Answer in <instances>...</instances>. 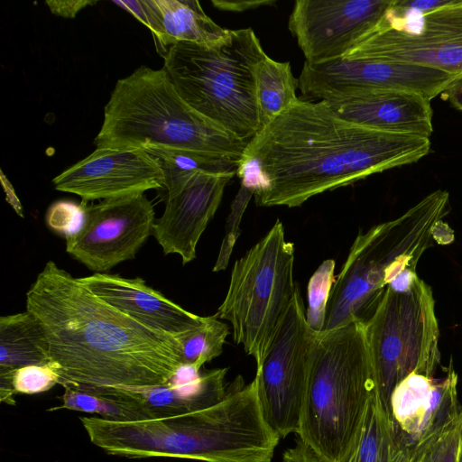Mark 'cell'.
Instances as JSON below:
<instances>
[{
    "instance_id": "cell-1",
    "label": "cell",
    "mask_w": 462,
    "mask_h": 462,
    "mask_svg": "<svg viewBox=\"0 0 462 462\" xmlns=\"http://www.w3.org/2000/svg\"><path fill=\"white\" fill-rule=\"evenodd\" d=\"M430 138L380 131L300 99L247 143L236 175L262 207L301 206L320 193L420 161Z\"/></svg>"
},
{
    "instance_id": "cell-2",
    "label": "cell",
    "mask_w": 462,
    "mask_h": 462,
    "mask_svg": "<svg viewBox=\"0 0 462 462\" xmlns=\"http://www.w3.org/2000/svg\"><path fill=\"white\" fill-rule=\"evenodd\" d=\"M26 310L45 330L63 388L161 385L184 366L177 337L113 308L53 261L26 292Z\"/></svg>"
},
{
    "instance_id": "cell-3",
    "label": "cell",
    "mask_w": 462,
    "mask_h": 462,
    "mask_svg": "<svg viewBox=\"0 0 462 462\" xmlns=\"http://www.w3.org/2000/svg\"><path fill=\"white\" fill-rule=\"evenodd\" d=\"M79 419L94 445L130 458L271 462L280 440L262 415L254 378L244 385L238 377L221 402L182 415L140 421Z\"/></svg>"
},
{
    "instance_id": "cell-4",
    "label": "cell",
    "mask_w": 462,
    "mask_h": 462,
    "mask_svg": "<svg viewBox=\"0 0 462 462\" xmlns=\"http://www.w3.org/2000/svg\"><path fill=\"white\" fill-rule=\"evenodd\" d=\"M448 208V192L438 189L399 217L359 234L335 278L321 332L368 321L393 278L416 269L420 256L435 243H450L453 233L442 220Z\"/></svg>"
},
{
    "instance_id": "cell-5",
    "label": "cell",
    "mask_w": 462,
    "mask_h": 462,
    "mask_svg": "<svg viewBox=\"0 0 462 462\" xmlns=\"http://www.w3.org/2000/svg\"><path fill=\"white\" fill-rule=\"evenodd\" d=\"M247 143L186 104L163 68L144 65L117 80L94 140L96 148L164 147L239 163Z\"/></svg>"
},
{
    "instance_id": "cell-6",
    "label": "cell",
    "mask_w": 462,
    "mask_h": 462,
    "mask_svg": "<svg viewBox=\"0 0 462 462\" xmlns=\"http://www.w3.org/2000/svg\"><path fill=\"white\" fill-rule=\"evenodd\" d=\"M376 388L363 322L319 332L298 435L322 462H338L351 445Z\"/></svg>"
},
{
    "instance_id": "cell-7",
    "label": "cell",
    "mask_w": 462,
    "mask_h": 462,
    "mask_svg": "<svg viewBox=\"0 0 462 462\" xmlns=\"http://www.w3.org/2000/svg\"><path fill=\"white\" fill-rule=\"evenodd\" d=\"M266 56L254 32L245 28L229 30L213 46L173 44L162 68L186 104L249 142L261 130L254 72Z\"/></svg>"
},
{
    "instance_id": "cell-8",
    "label": "cell",
    "mask_w": 462,
    "mask_h": 462,
    "mask_svg": "<svg viewBox=\"0 0 462 462\" xmlns=\"http://www.w3.org/2000/svg\"><path fill=\"white\" fill-rule=\"evenodd\" d=\"M294 245L277 219L268 233L232 269L226 295L216 314L227 320L233 339L258 366L291 302Z\"/></svg>"
},
{
    "instance_id": "cell-9",
    "label": "cell",
    "mask_w": 462,
    "mask_h": 462,
    "mask_svg": "<svg viewBox=\"0 0 462 462\" xmlns=\"http://www.w3.org/2000/svg\"><path fill=\"white\" fill-rule=\"evenodd\" d=\"M365 327L377 389L388 406L408 375L434 377L441 357L439 328L432 291L421 279L407 291L387 286Z\"/></svg>"
},
{
    "instance_id": "cell-10",
    "label": "cell",
    "mask_w": 462,
    "mask_h": 462,
    "mask_svg": "<svg viewBox=\"0 0 462 462\" xmlns=\"http://www.w3.org/2000/svg\"><path fill=\"white\" fill-rule=\"evenodd\" d=\"M349 51L462 75V0L421 13L392 0L382 21Z\"/></svg>"
},
{
    "instance_id": "cell-11",
    "label": "cell",
    "mask_w": 462,
    "mask_h": 462,
    "mask_svg": "<svg viewBox=\"0 0 462 462\" xmlns=\"http://www.w3.org/2000/svg\"><path fill=\"white\" fill-rule=\"evenodd\" d=\"M319 335L308 322L297 283L286 315L254 376L262 415L280 439L299 430Z\"/></svg>"
},
{
    "instance_id": "cell-12",
    "label": "cell",
    "mask_w": 462,
    "mask_h": 462,
    "mask_svg": "<svg viewBox=\"0 0 462 462\" xmlns=\"http://www.w3.org/2000/svg\"><path fill=\"white\" fill-rule=\"evenodd\" d=\"M457 76L415 64L383 60L348 51L321 63H304L299 81L303 96L339 99L369 90H401L431 100Z\"/></svg>"
},
{
    "instance_id": "cell-13",
    "label": "cell",
    "mask_w": 462,
    "mask_h": 462,
    "mask_svg": "<svg viewBox=\"0 0 462 462\" xmlns=\"http://www.w3.org/2000/svg\"><path fill=\"white\" fill-rule=\"evenodd\" d=\"M154 208L143 194L85 205L81 227L66 236V252L95 273L135 257L152 233Z\"/></svg>"
},
{
    "instance_id": "cell-14",
    "label": "cell",
    "mask_w": 462,
    "mask_h": 462,
    "mask_svg": "<svg viewBox=\"0 0 462 462\" xmlns=\"http://www.w3.org/2000/svg\"><path fill=\"white\" fill-rule=\"evenodd\" d=\"M392 0H297L288 28L306 63L321 64L346 54L383 18Z\"/></svg>"
},
{
    "instance_id": "cell-15",
    "label": "cell",
    "mask_w": 462,
    "mask_h": 462,
    "mask_svg": "<svg viewBox=\"0 0 462 462\" xmlns=\"http://www.w3.org/2000/svg\"><path fill=\"white\" fill-rule=\"evenodd\" d=\"M52 183L57 190L76 194L88 204L164 188V178L158 162L143 149L96 148Z\"/></svg>"
},
{
    "instance_id": "cell-16",
    "label": "cell",
    "mask_w": 462,
    "mask_h": 462,
    "mask_svg": "<svg viewBox=\"0 0 462 462\" xmlns=\"http://www.w3.org/2000/svg\"><path fill=\"white\" fill-rule=\"evenodd\" d=\"M236 174L199 173L177 194L167 197L164 211L152 226V235L165 255L177 254L183 264L196 258L198 242Z\"/></svg>"
},
{
    "instance_id": "cell-17",
    "label": "cell",
    "mask_w": 462,
    "mask_h": 462,
    "mask_svg": "<svg viewBox=\"0 0 462 462\" xmlns=\"http://www.w3.org/2000/svg\"><path fill=\"white\" fill-rule=\"evenodd\" d=\"M227 368L196 371L182 366L167 383L151 386H69L96 394L132 402L162 419L204 410L221 402L227 393Z\"/></svg>"
},
{
    "instance_id": "cell-18",
    "label": "cell",
    "mask_w": 462,
    "mask_h": 462,
    "mask_svg": "<svg viewBox=\"0 0 462 462\" xmlns=\"http://www.w3.org/2000/svg\"><path fill=\"white\" fill-rule=\"evenodd\" d=\"M97 297L140 324L177 337L197 327L204 317L191 313L149 287L140 277L108 273L78 278Z\"/></svg>"
},
{
    "instance_id": "cell-19",
    "label": "cell",
    "mask_w": 462,
    "mask_h": 462,
    "mask_svg": "<svg viewBox=\"0 0 462 462\" xmlns=\"http://www.w3.org/2000/svg\"><path fill=\"white\" fill-rule=\"evenodd\" d=\"M322 101L340 117L368 128L428 138L433 132L430 100L413 92L378 89Z\"/></svg>"
},
{
    "instance_id": "cell-20",
    "label": "cell",
    "mask_w": 462,
    "mask_h": 462,
    "mask_svg": "<svg viewBox=\"0 0 462 462\" xmlns=\"http://www.w3.org/2000/svg\"><path fill=\"white\" fill-rule=\"evenodd\" d=\"M389 407L406 441L414 445L459 409L456 371L450 366L439 379L408 375L393 389Z\"/></svg>"
},
{
    "instance_id": "cell-21",
    "label": "cell",
    "mask_w": 462,
    "mask_h": 462,
    "mask_svg": "<svg viewBox=\"0 0 462 462\" xmlns=\"http://www.w3.org/2000/svg\"><path fill=\"white\" fill-rule=\"evenodd\" d=\"M411 446L378 389L372 393L351 445L338 462H410Z\"/></svg>"
},
{
    "instance_id": "cell-22",
    "label": "cell",
    "mask_w": 462,
    "mask_h": 462,
    "mask_svg": "<svg viewBox=\"0 0 462 462\" xmlns=\"http://www.w3.org/2000/svg\"><path fill=\"white\" fill-rule=\"evenodd\" d=\"M157 6L162 35L156 46L163 57L173 44L189 42L213 46L223 41L229 30L222 28L210 19L197 0H154Z\"/></svg>"
},
{
    "instance_id": "cell-23",
    "label": "cell",
    "mask_w": 462,
    "mask_h": 462,
    "mask_svg": "<svg viewBox=\"0 0 462 462\" xmlns=\"http://www.w3.org/2000/svg\"><path fill=\"white\" fill-rule=\"evenodd\" d=\"M51 362L49 342L39 319L32 312L0 318V365L17 369Z\"/></svg>"
},
{
    "instance_id": "cell-24",
    "label": "cell",
    "mask_w": 462,
    "mask_h": 462,
    "mask_svg": "<svg viewBox=\"0 0 462 462\" xmlns=\"http://www.w3.org/2000/svg\"><path fill=\"white\" fill-rule=\"evenodd\" d=\"M159 163L164 178L167 197L177 194L199 173H227L237 171L239 162L231 159L164 147L143 149Z\"/></svg>"
},
{
    "instance_id": "cell-25",
    "label": "cell",
    "mask_w": 462,
    "mask_h": 462,
    "mask_svg": "<svg viewBox=\"0 0 462 462\" xmlns=\"http://www.w3.org/2000/svg\"><path fill=\"white\" fill-rule=\"evenodd\" d=\"M254 75L262 130L299 100V81L292 75L289 61H276L268 56L256 65Z\"/></svg>"
},
{
    "instance_id": "cell-26",
    "label": "cell",
    "mask_w": 462,
    "mask_h": 462,
    "mask_svg": "<svg viewBox=\"0 0 462 462\" xmlns=\"http://www.w3.org/2000/svg\"><path fill=\"white\" fill-rule=\"evenodd\" d=\"M60 400L61 404L49 409L58 411L71 410L88 413H97L101 418L115 421H140L152 420L146 410L132 402L96 394L77 388L65 387Z\"/></svg>"
},
{
    "instance_id": "cell-27",
    "label": "cell",
    "mask_w": 462,
    "mask_h": 462,
    "mask_svg": "<svg viewBox=\"0 0 462 462\" xmlns=\"http://www.w3.org/2000/svg\"><path fill=\"white\" fill-rule=\"evenodd\" d=\"M228 333L227 324L215 315L204 317L199 327L177 337L183 365L200 371L206 363L221 355Z\"/></svg>"
},
{
    "instance_id": "cell-28",
    "label": "cell",
    "mask_w": 462,
    "mask_h": 462,
    "mask_svg": "<svg viewBox=\"0 0 462 462\" xmlns=\"http://www.w3.org/2000/svg\"><path fill=\"white\" fill-rule=\"evenodd\" d=\"M462 440V405L445 422L411 446L410 462H457Z\"/></svg>"
},
{
    "instance_id": "cell-29",
    "label": "cell",
    "mask_w": 462,
    "mask_h": 462,
    "mask_svg": "<svg viewBox=\"0 0 462 462\" xmlns=\"http://www.w3.org/2000/svg\"><path fill=\"white\" fill-rule=\"evenodd\" d=\"M334 269L333 260L324 261L309 282L306 316L310 327L318 332L323 328L328 300L335 282Z\"/></svg>"
},
{
    "instance_id": "cell-30",
    "label": "cell",
    "mask_w": 462,
    "mask_h": 462,
    "mask_svg": "<svg viewBox=\"0 0 462 462\" xmlns=\"http://www.w3.org/2000/svg\"><path fill=\"white\" fill-rule=\"evenodd\" d=\"M254 192L253 189L241 185L240 189L233 200L231 211L226 218L225 236L217 259L213 267V272L223 271L226 268L235 244L240 235L239 226L242 221V217L251 197L254 196Z\"/></svg>"
},
{
    "instance_id": "cell-31",
    "label": "cell",
    "mask_w": 462,
    "mask_h": 462,
    "mask_svg": "<svg viewBox=\"0 0 462 462\" xmlns=\"http://www.w3.org/2000/svg\"><path fill=\"white\" fill-rule=\"evenodd\" d=\"M60 382L59 368L53 362L20 367L14 374L16 393L35 394L47 392Z\"/></svg>"
},
{
    "instance_id": "cell-32",
    "label": "cell",
    "mask_w": 462,
    "mask_h": 462,
    "mask_svg": "<svg viewBox=\"0 0 462 462\" xmlns=\"http://www.w3.org/2000/svg\"><path fill=\"white\" fill-rule=\"evenodd\" d=\"M85 205L67 200L53 203L47 211V225L64 237L74 235L82 226Z\"/></svg>"
},
{
    "instance_id": "cell-33",
    "label": "cell",
    "mask_w": 462,
    "mask_h": 462,
    "mask_svg": "<svg viewBox=\"0 0 462 462\" xmlns=\"http://www.w3.org/2000/svg\"><path fill=\"white\" fill-rule=\"evenodd\" d=\"M116 5L131 13L137 20L147 26L157 44L162 34V27L154 0L113 1Z\"/></svg>"
},
{
    "instance_id": "cell-34",
    "label": "cell",
    "mask_w": 462,
    "mask_h": 462,
    "mask_svg": "<svg viewBox=\"0 0 462 462\" xmlns=\"http://www.w3.org/2000/svg\"><path fill=\"white\" fill-rule=\"evenodd\" d=\"M96 3L97 1L91 0L46 1V5L53 14L64 18H74L80 10Z\"/></svg>"
},
{
    "instance_id": "cell-35",
    "label": "cell",
    "mask_w": 462,
    "mask_h": 462,
    "mask_svg": "<svg viewBox=\"0 0 462 462\" xmlns=\"http://www.w3.org/2000/svg\"><path fill=\"white\" fill-rule=\"evenodd\" d=\"M211 4L217 9L229 12H245L249 9H255L261 6H270L276 4L275 0H212Z\"/></svg>"
},
{
    "instance_id": "cell-36",
    "label": "cell",
    "mask_w": 462,
    "mask_h": 462,
    "mask_svg": "<svg viewBox=\"0 0 462 462\" xmlns=\"http://www.w3.org/2000/svg\"><path fill=\"white\" fill-rule=\"evenodd\" d=\"M15 369L0 365V400L9 405H15L14 374Z\"/></svg>"
},
{
    "instance_id": "cell-37",
    "label": "cell",
    "mask_w": 462,
    "mask_h": 462,
    "mask_svg": "<svg viewBox=\"0 0 462 462\" xmlns=\"http://www.w3.org/2000/svg\"><path fill=\"white\" fill-rule=\"evenodd\" d=\"M282 462H322L299 439L294 447L286 449L282 454Z\"/></svg>"
},
{
    "instance_id": "cell-38",
    "label": "cell",
    "mask_w": 462,
    "mask_h": 462,
    "mask_svg": "<svg viewBox=\"0 0 462 462\" xmlns=\"http://www.w3.org/2000/svg\"><path fill=\"white\" fill-rule=\"evenodd\" d=\"M443 93L454 107L462 111V75L457 77Z\"/></svg>"
},
{
    "instance_id": "cell-39",
    "label": "cell",
    "mask_w": 462,
    "mask_h": 462,
    "mask_svg": "<svg viewBox=\"0 0 462 462\" xmlns=\"http://www.w3.org/2000/svg\"><path fill=\"white\" fill-rule=\"evenodd\" d=\"M457 462H462V440L459 447L458 456H457Z\"/></svg>"
}]
</instances>
